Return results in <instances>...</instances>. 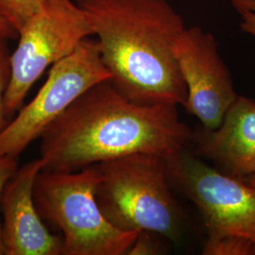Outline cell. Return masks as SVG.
<instances>
[{"instance_id": "13", "label": "cell", "mask_w": 255, "mask_h": 255, "mask_svg": "<svg viewBox=\"0 0 255 255\" xmlns=\"http://www.w3.org/2000/svg\"><path fill=\"white\" fill-rule=\"evenodd\" d=\"M7 42L8 39L0 36V132L9 122V118L6 113L5 99L10 81L11 54H9Z\"/></svg>"}, {"instance_id": "9", "label": "cell", "mask_w": 255, "mask_h": 255, "mask_svg": "<svg viewBox=\"0 0 255 255\" xmlns=\"http://www.w3.org/2000/svg\"><path fill=\"white\" fill-rule=\"evenodd\" d=\"M40 158L17 169L6 184L0 208L5 255H63V238L46 227L34 201Z\"/></svg>"}, {"instance_id": "6", "label": "cell", "mask_w": 255, "mask_h": 255, "mask_svg": "<svg viewBox=\"0 0 255 255\" xmlns=\"http://www.w3.org/2000/svg\"><path fill=\"white\" fill-rule=\"evenodd\" d=\"M110 79L97 39L85 38L72 53L51 66L36 96L0 132V156L17 159L81 95Z\"/></svg>"}, {"instance_id": "2", "label": "cell", "mask_w": 255, "mask_h": 255, "mask_svg": "<svg viewBox=\"0 0 255 255\" xmlns=\"http://www.w3.org/2000/svg\"><path fill=\"white\" fill-rule=\"evenodd\" d=\"M90 19L110 81L142 105H183L173 46L186 27L167 0H77Z\"/></svg>"}, {"instance_id": "16", "label": "cell", "mask_w": 255, "mask_h": 255, "mask_svg": "<svg viewBox=\"0 0 255 255\" xmlns=\"http://www.w3.org/2000/svg\"><path fill=\"white\" fill-rule=\"evenodd\" d=\"M241 29L248 34L255 37V10H246L239 12Z\"/></svg>"}, {"instance_id": "15", "label": "cell", "mask_w": 255, "mask_h": 255, "mask_svg": "<svg viewBox=\"0 0 255 255\" xmlns=\"http://www.w3.org/2000/svg\"><path fill=\"white\" fill-rule=\"evenodd\" d=\"M18 162L16 158L2 155L0 156V203L2 193L10 178L18 169ZM0 255H5L3 237H2V221L0 219Z\"/></svg>"}, {"instance_id": "11", "label": "cell", "mask_w": 255, "mask_h": 255, "mask_svg": "<svg viewBox=\"0 0 255 255\" xmlns=\"http://www.w3.org/2000/svg\"><path fill=\"white\" fill-rule=\"evenodd\" d=\"M203 255H255L252 243L231 236H208L202 249Z\"/></svg>"}, {"instance_id": "17", "label": "cell", "mask_w": 255, "mask_h": 255, "mask_svg": "<svg viewBox=\"0 0 255 255\" xmlns=\"http://www.w3.org/2000/svg\"><path fill=\"white\" fill-rule=\"evenodd\" d=\"M0 36L8 40L18 38V32L7 19L0 13Z\"/></svg>"}, {"instance_id": "8", "label": "cell", "mask_w": 255, "mask_h": 255, "mask_svg": "<svg viewBox=\"0 0 255 255\" xmlns=\"http://www.w3.org/2000/svg\"><path fill=\"white\" fill-rule=\"evenodd\" d=\"M173 51L187 90L182 106L203 128H217L238 95L215 37L200 27H185Z\"/></svg>"}, {"instance_id": "3", "label": "cell", "mask_w": 255, "mask_h": 255, "mask_svg": "<svg viewBox=\"0 0 255 255\" xmlns=\"http://www.w3.org/2000/svg\"><path fill=\"white\" fill-rule=\"evenodd\" d=\"M96 165V199L115 227L150 232L173 242L182 238L184 215L172 195L164 157L132 153Z\"/></svg>"}, {"instance_id": "4", "label": "cell", "mask_w": 255, "mask_h": 255, "mask_svg": "<svg viewBox=\"0 0 255 255\" xmlns=\"http://www.w3.org/2000/svg\"><path fill=\"white\" fill-rule=\"evenodd\" d=\"M96 164L75 172L41 170L34 201L43 220L63 238V255H125L139 231L124 232L105 218L96 199Z\"/></svg>"}, {"instance_id": "1", "label": "cell", "mask_w": 255, "mask_h": 255, "mask_svg": "<svg viewBox=\"0 0 255 255\" xmlns=\"http://www.w3.org/2000/svg\"><path fill=\"white\" fill-rule=\"evenodd\" d=\"M193 131L177 106L128 100L110 80L81 95L40 137L43 170L75 172L132 153L167 159L188 148Z\"/></svg>"}, {"instance_id": "14", "label": "cell", "mask_w": 255, "mask_h": 255, "mask_svg": "<svg viewBox=\"0 0 255 255\" xmlns=\"http://www.w3.org/2000/svg\"><path fill=\"white\" fill-rule=\"evenodd\" d=\"M156 234L142 231L139 233L133 244L128 251V255H155L161 254V246L157 237H153Z\"/></svg>"}, {"instance_id": "12", "label": "cell", "mask_w": 255, "mask_h": 255, "mask_svg": "<svg viewBox=\"0 0 255 255\" xmlns=\"http://www.w3.org/2000/svg\"><path fill=\"white\" fill-rule=\"evenodd\" d=\"M46 0H0V13L19 29L27 19L42 9Z\"/></svg>"}, {"instance_id": "18", "label": "cell", "mask_w": 255, "mask_h": 255, "mask_svg": "<svg viewBox=\"0 0 255 255\" xmlns=\"http://www.w3.org/2000/svg\"><path fill=\"white\" fill-rule=\"evenodd\" d=\"M231 2L238 12L255 10V0H231Z\"/></svg>"}, {"instance_id": "10", "label": "cell", "mask_w": 255, "mask_h": 255, "mask_svg": "<svg viewBox=\"0 0 255 255\" xmlns=\"http://www.w3.org/2000/svg\"><path fill=\"white\" fill-rule=\"evenodd\" d=\"M191 145L222 173L239 180L255 173V100L238 95L219 127L193 131Z\"/></svg>"}, {"instance_id": "5", "label": "cell", "mask_w": 255, "mask_h": 255, "mask_svg": "<svg viewBox=\"0 0 255 255\" xmlns=\"http://www.w3.org/2000/svg\"><path fill=\"white\" fill-rule=\"evenodd\" d=\"M93 35L90 19L77 2L46 0L19 29L18 45L10 55L11 74L5 99L9 119L21 109L29 89L48 66Z\"/></svg>"}, {"instance_id": "19", "label": "cell", "mask_w": 255, "mask_h": 255, "mask_svg": "<svg viewBox=\"0 0 255 255\" xmlns=\"http://www.w3.org/2000/svg\"><path fill=\"white\" fill-rule=\"evenodd\" d=\"M243 181H245L247 183H249L250 185L255 187V172L254 174H252L251 176H249L246 179H244Z\"/></svg>"}, {"instance_id": "7", "label": "cell", "mask_w": 255, "mask_h": 255, "mask_svg": "<svg viewBox=\"0 0 255 255\" xmlns=\"http://www.w3.org/2000/svg\"><path fill=\"white\" fill-rule=\"evenodd\" d=\"M165 161L172 188L201 212L208 236L245 239L255 255V187L220 172L188 148Z\"/></svg>"}]
</instances>
